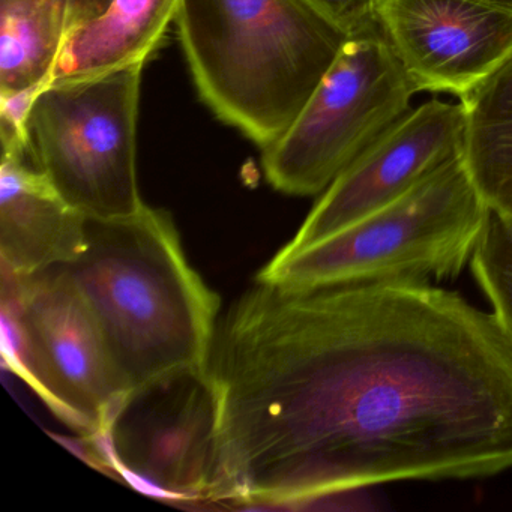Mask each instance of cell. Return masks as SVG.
Here are the masks:
<instances>
[{
  "instance_id": "6da1fadb",
  "label": "cell",
  "mask_w": 512,
  "mask_h": 512,
  "mask_svg": "<svg viewBox=\"0 0 512 512\" xmlns=\"http://www.w3.org/2000/svg\"><path fill=\"white\" fill-rule=\"evenodd\" d=\"M209 502L304 509L323 494L512 469V343L431 283L256 281L218 323Z\"/></svg>"
},
{
  "instance_id": "7a4b0ae2",
  "label": "cell",
  "mask_w": 512,
  "mask_h": 512,
  "mask_svg": "<svg viewBox=\"0 0 512 512\" xmlns=\"http://www.w3.org/2000/svg\"><path fill=\"white\" fill-rule=\"evenodd\" d=\"M65 268L130 397L208 371L220 298L188 262L166 211L146 205L127 218H88L85 253Z\"/></svg>"
},
{
  "instance_id": "3957f363",
  "label": "cell",
  "mask_w": 512,
  "mask_h": 512,
  "mask_svg": "<svg viewBox=\"0 0 512 512\" xmlns=\"http://www.w3.org/2000/svg\"><path fill=\"white\" fill-rule=\"evenodd\" d=\"M175 28L200 100L260 149L286 133L349 38L302 0H181Z\"/></svg>"
},
{
  "instance_id": "277c9868",
  "label": "cell",
  "mask_w": 512,
  "mask_h": 512,
  "mask_svg": "<svg viewBox=\"0 0 512 512\" xmlns=\"http://www.w3.org/2000/svg\"><path fill=\"white\" fill-rule=\"evenodd\" d=\"M490 215L461 157L334 235L278 253L257 280L289 289L452 280L470 263Z\"/></svg>"
},
{
  "instance_id": "5b68a950",
  "label": "cell",
  "mask_w": 512,
  "mask_h": 512,
  "mask_svg": "<svg viewBox=\"0 0 512 512\" xmlns=\"http://www.w3.org/2000/svg\"><path fill=\"white\" fill-rule=\"evenodd\" d=\"M4 361L82 436L103 440L128 391L65 266L2 274Z\"/></svg>"
},
{
  "instance_id": "8992f818",
  "label": "cell",
  "mask_w": 512,
  "mask_h": 512,
  "mask_svg": "<svg viewBox=\"0 0 512 512\" xmlns=\"http://www.w3.org/2000/svg\"><path fill=\"white\" fill-rule=\"evenodd\" d=\"M145 65L53 82L32 110V157L65 202L86 218L118 220L146 206L137 179Z\"/></svg>"
},
{
  "instance_id": "52a82bcc",
  "label": "cell",
  "mask_w": 512,
  "mask_h": 512,
  "mask_svg": "<svg viewBox=\"0 0 512 512\" xmlns=\"http://www.w3.org/2000/svg\"><path fill=\"white\" fill-rule=\"evenodd\" d=\"M418 94L379 26L349 35L293 124L262 149L266 181L289 196L322 194Z\"/></svg>"
},
{
  "instance_id": "ba28073f",
  "label": "cell",
  "mask_w": 512,
  "mask_h": 512,
  "mask_svg": "<svg viewBox=\"0 0 512 512\" xmlns=\"http://www.w3.org/2000/svg\"><path fill=\"white\" fill-rule=\"evenodd\" d=\"M217 407L208 371L128 397L100 440L112 473L166 500L211 499Z\"/></svg>"
},
{
  "instance_id": "9c48e42d",
  "label": "cell",
  "mask_w": 512,
  "mask_h": 512,
  "mask_svg": "<svg viewBox=\"0 0 512 512\" xmlns=\"http://www.w3.org/2000/svg\"><path fill=\"white\" fill-rule=\"evenodd\" d=\"M469 115L461 101L412 107L323 191L281 254L304 250L398 199L446 164L466 157Z\"/></svg>"
},
{
  "instance_id": "30bf717a",
  "label": "cell",
  "mask_w": 512,
  "mask_h": 512,
  "mask_svg": "<svg viewBox=\"0 0 512 512\" xmlns=\"http://www.w3.org/2000/svg\"><path fill=\"white\" fill-rule=\"evenodd\" d=\"M376 23L419 94L464 101L512 59V11L484 0H376Z\"/></svg>"
},
{
  "instance_id": "8fae6325",
  "label": "cell",
  "mask_w": 512,
  "mask_h": 512,
  "mask_svg": "<svg viewBox=\"0 0 512 512\" xmlns=\"http://www.w3.org/2000/svg\"><path fill=\"white\" fill-rule=\"evenodd\" d=\"M88 244V218L68 205L31 148L2 142L0 256L2 274L31 277L76 262Z\"/></svg>"
},
{
  "instance_id": "7c38bea8",
  "label": "cell",
  "mask_w": 512,
  "mask_h": 512,
  "mask_svg": "<svg viewBox=\"0 0 512 512\" xmlns=\"http://www.w3.org/2000/svg\"><path fill=\"white\" fill-rule=\"evenodd\" d=\"M181 0H110L101 16L65 35L53 82L148 62L175 23Z\"/></svg>"
},
{
  "instance_id": "4fadbf2b",
  "label": "cell",
  "mask_w": 512,
  "mask_h": 512,
  "mask_svg": "<svg viewBox=\"0 0 512 512\" xmlns=\"http://www.w3.org/2000/svg\"><path fill=\"white\" fill-rule=\"evenodd\" d=\"M67 0H0V89L53 74L64 46Z\"/></svg>"
},
{
  "instance_id": "5bb4252c",
  "label": "cell",
  "mask_w": 512,
  "mask_h": 512,
  "mask_svg": "<svg viewBox=\"0 0 512 512\" xmlns=\"http://www.w3.org/2000/svg\"><path fill=\"white\" fill-rule=\"evenodd\" d=\"M461 103L469 115L467 166L487 199L512 179V80L496 74Z\"/></svg>"
},
{
  "instance_id": "9a60e30c",
  "label": "cell",
  "mask_w": 512,
  "mask_h": 512,
  "mask_svg": "<svg viewBox=\"0 0 512 512\" xmlns=\"http://www.w3.org/2000/svg\"><path fill=\"white\" fill-rule=\"evenodd\" d=\"M470 268L512 343V215L491 208Z\"/></svg>"
},
{
  "instance_id": "2e32d148",
  "label": "cell",
  "mask_w": 512,
  "mask_h": 512,
  "mask_svg": "<svg viewBox=\"0 0 512 512\" xmlns=\"http://www.w3.org/2000/svg\"><path fill=\"white\" fill-rule=\"evenodd\" d=\"M53 74L26 88L0 89V137L2 142L28 146L29 119L40 95L53 83Z\"/></svg>"
},
{
  "instance_id": "e0dca14e",
  "label": "cell",
  "mask_w": 512,
  "mask_h": 512,
  "mask_svg": "<svg viewBox=\"0 0 512 512\" xmlns=\"http://www.w3.org/2000/svg\"><path fill=\"white\" fill-rule=\"evenodd\" d=\"M349 35L377 26L376 0H302Z\"/></svg>"
},
{
  "instance_id": "ac0fdd59",
  "label": "cell",
  "mask_w": 512,
  "mask_h": 512,
  "mask_svg": "<svg viewBox=\"0 0 512 512\" xmlns=\"http://www.w3.org/2000/svg\"><path fill=\"white\" fill-rule=\"evenodd\" d=\"M109 4L110 0H67V17H65L67 34L82 23L101 16Z\"/></svg>"
},
{
  "instance_id": "d6986e66",
  "label": "cell",
  "mask_w": 512,
  "mask_h": 512,
  "mask_svg": "<svg viewBox=\"0 0 512 512\" xmlns=\"http://www.w3.org/2000/svg\"><path fill=\"white\" fill-rule=\"evenodd\" d=\"M491 208L496 211L512 215V179L505 184L499 185L496 190L491 191L487 196Z\"/></svg>"
},
{
  "instance_id": "ffe728a7",
  "label": "cell",
  "mask_w": 512,
  "mask_h": 512,
  "mask_svg": "<svg viewBox=\"0 0 512 512\" xmlns=\"http://www.w3.org/2000/svg\"><path fill=\"white\" fill-rule=\"evenodd\" d=\"M488 4L497 5V7L506 8V10L512 11V0H484Z\"/></svg>"
},
{
  "instance_id": "44dd1931",
  "label": "cell",
  "mask_w": 512,
  "mask_h": 512,
  "mask_svg": "<svg viewBox=\"0 0 512 512\" xmlns=\"http://www.w3.org/2000/svg\"><path fill=\"white\" fill-rule=\"evenodd\" d=\"M499 74L506 77V79L512 80V59L499 71Z\"/></svg>"
}]
</instances>
